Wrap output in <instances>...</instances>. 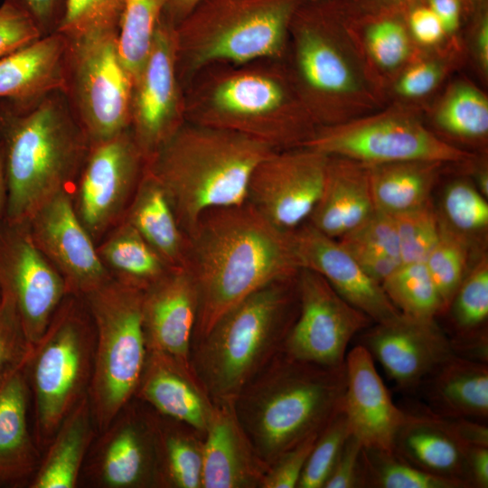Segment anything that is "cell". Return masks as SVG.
<instances>
[{
	"mask_svg": "<svg viewBox=\"0 0 488 488\" xmlns=\"http://www.w3.org/2000/svg\"><path fill=\"white\" fill-rule=\"evenodd\" d=\"M186 239L183 266L198 296L192 343L238 303L300 270L293 231L277 228L248 202L205 211Z\"/></svg>",
	"mask_w": 488,
	"mask_h": 488,
	"instance_id": "1",
	"label": "cell"
},
{
	"mask_svg": "<svg viewBox=\"0 0 488 488\" xmlns=\"http://www.w3.org/2000/svg\"><path fill=\"white\" fill-rule=\"evenodd\" d=\"M0 145L7 182L4 218L26 223L72 187L90 146L62 90L14 104L0 99Z\"/></svg>",
	"mask_w": 488,
	"mask_h": 488,
	"instance_id": "2",
	"label": "cell"
},
{
	"mask_svg": "<svg viewBox=\"0 0 488 488\" xmlns=\"http://www.w3.org/2000/svg\"><path fill=\"white\" fill-rule=\"evenodd\" d=\"M275 150L238 132L183 123L146 159L145 170L186 236L205 211L245 203L254 169Z\"/></svg>",
	"mask_w": 488,
	"mask_h": 488,
	"instance_id": "3",
	"label": "cell"
},
{
	"mask_svg": "<svg viewBox=\"0 0 488 488\" xmlns=\"http://www.w3.org/2000/svg\"><path fill=\"white\" fill-rule=\"evenodd\" d=\"M344 364L323 366L283 351L237 395L236 416L268 466L283 453L320 433L343 409Z\"/></svg>",
	"mask_w": 488,
	"mask_h": 488,
	"instance_id": "4",
	"label": "cell"
},
{
	"mask_svg": "<svg viewBox=\"0 0 488 488\" xmlns=\"http://www.w3.org/2000/svg\"><path fill=\"white\" fill-rule=\"evenodd\" d=\"M298 312L296 278L272 283L228 310L191 350V368L213 403L233 402L282 351Z\"/></svg>",
	"mask_w": 488,
	"mask_h": 488,
	"instance_id": "5",
	"label": "cell"
},
{
	"mask_svg": "<svg viewBox=\"0 0 488 488\" xmlns=\"http://www.w3.org/2000/svg\"><path fill=\"white\" fill-rule=\"evenodd\" d=\"M293 84L316 127L357 118L387 102L370 80L335 7L296 10Z\"/></svg>",
	"mask_w": 488,
	"mask_h": 488,
	"instance_id": "6",
	"label": "cell"
},
{
	"mask_svg": "<svg viewBox=\"0 0 488 488\" xmlns=\"http://www.w3.org/2000/svg\"><path fill=\"white\" fill-rule=\"evenodd\" d=\"M302 0H202L175 26L179 80L215 61L283 53Z\"/></svg>",
	"mask_w": 488,
	"mask_h": 488,
	"instance_id": "7",
	"label": "cell"
},
{
	"mask_svg": "<svg viewBox=\"0 0 488 488\" xmlns=\"http://www.w3.org/2000/svg\"><path fill=\"white\" fill-rule=\"evenodd\" d=\"M95 328L82 297L67 295L26 361L33 404V433L42 452L61 423L88 395Z\"/></svg>",
	"mask_w": 488,
	"mask_h": 488,
	"instance_id": "8",
	"label": "cell"
},
{
	"mask_svg": "<svg viewBox=\"0 0 488 488\" xmlns=\"http://www.w3.org/2000/svg\"><path fill=\"white\" fill-rule=\"evenodd\" d=\"M186 111L193 123L238 132L278 150L300 146L316 128L293 82L269 71L220 77Z\"/></svg>",
	"mask_w": 488,
	"mask_h": 488,
	"instance_id": "9",
	"label": "cell"
},
{
	"mask_svg": "<svg viewBox=\"0 0 488 488\" xmlns=\"http://www.w3.org/2000/svg\"><path fill=\"white\" fill-rule=\"evenodd\" d=\"M142 297V290L113 278L82 297L95 328L88 398L98 433L136 395L147 356Z\"/></svg>",
	"mask_w": 488,
	"mask_h": 488,
	"instance_id": "10",
	"label": "cell"
},
{
	"mask_svg": "<svg viewBox=\"0 0 488 488\" xmlns=\"http://www.w3.org/2000/svg\"><path fill=\"white\" fill-rule=\"evenodd\" d=\"M300 146L365 164L431 161L467 164L476 155L464 150L428 128L418 106L388 103L349 121L318 127Z\"/></svg>",
	"mask_w": 488,
	"mask_h": 488,
	"instance_id": "11",
	"label": "cell"
},
{
	"mask_svg": "<svg viewBox=\"0 0 488 488\" xmlns=\"http://www.w3.org/2000/svg\"><path fill=\"white\" fill-rule=\"evenodd\" d=\"M132 89L117 33L67 39L62 91L90 144L129 128Z\"/></svg>",
	"mask_w": 488,
	"mask_h": 488,
	"instance_id": "12",
	"label": "cell"
},
{
	"mask_svg": "<svg viewBox=\"0 0 488 488\" xmlns=\"http://www.w3.org/2000/svg\"><path fill=\"white\" fill-rule=\"evenodd\" d=\"M145 162L129 128L90 144L70 193L74 210L96 244L123 221Z\"/></svg>",
	"mask_w": 488,
	"mask_h": 488,
	"instance_id": "13",
	"label": "cell"
},
{
	"mask_svg": "<svg viewBox=\"0 0 488 488\" xmlns=\"http://www.w3.org/2000/svg\"><path fill=\"white\" fill-rule=\"evenodd\" d=\"M296 288L298 312L282 351L323 366L343 365L350 342L373 321L314 271L301 268Z\"/></svg>",
	"mask_w": 488,
	"mask_h": 488,
	"instance_id": "14",
	"label": "cell"
},
{
	"mask_svg": "<svg viewBox=\"0 0 488 488\" xmlns=\"http://www.w3.org/2000/svg\"><path fill=\"white\" fill-rule=\"evenodd\" d=\"M99 488H159L154 410L134 398L98 433L80 480Z\"/></svg>",
	"mask_w": 488,
	"mask_h": 488,
	"instance_id": "15",
	"label": "cell"
},
{
	"mask_svg": "<svg viewBox=\"0 0 488 488\" xmlns=\"http://www.w3.org/2000/svg\"><path fill=\"white\" fill-rule=\"evenodd\" d=\"M0 292L14 300L28 341L42 335L69 295L64 279L42 253L26 223L0 220Z\"/></svg>",
	"mask_w": 488,
	"mask_h": 488,
	"instance_id": "16",
	"label": "cell"
},
{
	"mask_svg": "<svg viewBox=\"0 0 488 488\" xmlns=\"http://www.w3.org/2000/svg\"><path fill=\"white\" fill-rule=\"evenodd\" d=\"M328 157L305 146L275 150L254 169L247 202L277 228L295 230L319 199Z\"/></svg>",
	"mask_w": 488,
	"mask_h": 488,
	"instance_id": "17",
	"label": "cell"
},
{
	"mask_svg": "<svg viewBox=\"0 0 488 488\" xmlns=\"http://www.w3.org/2000/svg\"><path fill=\"white\" fill-rule=\"evenodd\" d=\"M184 109L175 26L163 13L131 96L129 129L145 159L184 123Z\"/></svg>",
	"mask_w": 488,
	"mask_h": 488,
	"instance_id": "18",
	"label": "cell"
},
{
	"mask_svg": "<svg viewBox=\"0 0 488 488\" xmlns=\"http://www.w3.org/2000/svg\"><path fill=\"white\" fill-rule=\"evenodd\" d=\"M26 224L36 246L64 279L70 295L83 297L112 278L74 210L70 192L49 200Z\"/></svg>",
	"mask_w": 488,
	"mask_h": 488,
	"instance_id": "19",
	"label": "cell"
},
{
	"mask_svg": "<svg viewBox=\"0 0 488 488\" xmlns=\"http://www.w3.org/2000/svg\"><path fill=\"white\" fill-rule=\"evenodd\" d=\"M360 333L358 344L371 353L397 389L405 393H416L425 379L455 353L436 320L400 314Z\"/></svg>",
	"mask_w": 488,
	"mask_h": 488,
	"instance_id": "20",
	"label": "cell"
},
{
	"mask_svg": "<svg viewBox=\"0 0 488 488\" xmlns=\"http://www.w3.org/2000/svg\"><path fill=\"white\" fill-rule=\"evenodd\" d=\"M293 239L300 269H310L322 276L343 299L374 324L400 315L381 284L361 268L338 239L322 233L308 222L293 230Z\"/></svg>",
	"mask_w": 488,
	"mask_h": 488,
	"instance_id": "21",
	"label": "cell"
},
{
	"mask_svg": "<svg viewBox=\"0 0 488 488\" xmlns=\"http://www.w3.org/2000/svg\"><path fill=\"white\" fill-rule=\"evenodd\" d=\"M198 296L184 267H172L143 291L142 322L148 352L165 354L191 368Z\"/></svg>",
	"mask_w": 488,
	"mask_h": 488,
	"instance_id": "22",
	"label": "cell"
},
{
	"mask_svg": "<svg viewBox=\"0 0 488 488\" xmlns=\"http://www.w3.org/2000/svg\"><path fill=\"white\" fill-rule=\"evenodd\" d=\"M343 411L351 434L364 448L393 452L394 439L405 419L375 367L371 353L357 344L346 354Z\"/></svg>",
	"mask_w": 488,
	"mask_h": 488,
	"instance_id": "23",
	"label": "cell"
},
{
	"mask_svg": "<svg viewBox=\"0 0 488 488\" xmlns=\"http://www.w3.org/2000/svg\"><path fill=\"white\" fill-rule=\"evenodd\" d=\"M404 411L405 419L395 436L393 452L426 473L472 488L469 446L460 436L455 419L435 414L423 403Z\"/></svg>",
	"mask_w": 488,
	"mask_h": 488,
	"instance_id": "24",
	"label": "cell"
},
{
	"mask_svg": "<svg viewBox=\"0 0 488 488\" xmlns=\"http://www.w3.org/2000/svg\"><path fill=\"white\" fill-rule=\"evenodd\" d=\"M268 465L260 457L233 408L214 403L203 439L202 488H261Z\"/></svg>",
	"mask_w": 488,
	"mask_h": 488,
	"instance_id": "25",
	"label": "cell"
},
{
	"mask_svg": "<svg viewBox=\"0 0 488 488\" xmlns=\"http://www.w3.org/2000/svg\"><path fill=\"white\" fill-rule=\"evenodd\" d=\"M27 358L0 380V488L28 487L42 457L29 425Z\"/></svg>",
	"mask_w": 488,
	"mask_h": 488,
	"instance_id": "26",
	"label": "cell"
},
{
	"mask_svg": "<svg viewBox=\"0 0 488 488\" xmlns=\"http://www.w3.org/2000/svg\"><path fill=\"white\" fill-rule=\"evenodd\" d=\"M135 398L203 436L214 408L192 369L170 356L148 351Z\"/></svg>",
	"mask_w": 488,
	"mask_h": 488,
	"instance_id": "27",
	"label": "cell"
},
{
	"mask_svg": "<svg viewBox=\"0 0 488 488\" xmlns=\"http://www.w3.org/2000/svg\"><path fill=\"white\" fill-rule=\"evenodd\" d=\"M340 13L370 80L386 100L390 82L423 50L413 42L404 13Z\"/></svg>",
	"mask_w": 488,
	"mask_h": 488,
	"instance_id": "28",
	"label": "cell"
},
{
	"mask_svg": "<svg viewBox=\"0 0 488 488\" xmlns=\"http://www.w3.org/2000/svg\"><path fill=\"white\" fill-rule=\"evenodd\" d=\"M328 156L322 192L307 221L338 239L368 220L376 209L368 165L346 157Z\"/></svg>",
	"mask_w": 488,
	"mask_h": 488,
	"instance_id": "29",
	"label": "cell"
},
{
	"mask_svg": "<svg viewBox=\"0 0 488 488\" xmlns=\"http://www.w3.org/2000/svg\"><path fill=\"white\" fill-rule=\"evenodd\" d=\"M417 392L438 416L483 422L488 418V362L454 353L425 379Z\"/></svg>",
	"mask_w": 488,
	"mask_h": 488,
	"instance_id": "30",
	"label": "cell"
},
{
	"mask_svg": "<svg viewBox=\"0 0 488 488\" xmlns=\"http://www.w3.org/2000/svg\"><path fill=\"white\" fill-rule=\"evenodd\" d=\"M67 39L53 33L0 59V99L23 104L63 90Z\"/></svg>",
	"mask_w": 488,
	"mask_h": 488,
	"instance_id": "31",
	"label": "cell"
},
{
	"mask_svg": "<svg viewBox=\"0 0 488 488\" xmlns=\"http://www.w3.org/2000/svg\"><path fill=\"white\" fill-rule=\"evenodd\" d=\"M98 435L88 395L61 423L42 451L29 488H75L93 440Z\"/></svg>",
	"mask_w": 488,
	"mask_h": 488,
	"instance_id": "32",
	"label": "cell"
},
{
	"mask_svg": "<svg viewBox=\"0 0 488 488\" xmlns=\"http://www.w3.org/2000/svg\"><path fill=\"white\" fill-rule=\"evenodd\" d=\"M172 267L185 262L187 239L158 181L145 170L123 219Z\"/></svg>",
	"mask_w": 488,
	"mask_h": 488,
	"instance_id": "33",
	"label": "cell"
},
{
	"mask_svg": "<svg viewBox=\"0 0 488 488\" xmlns=\"http://www.w3.org/2000/svg\"><path fill=\"white\" fill-rule=\"evenodd\" d=\"M450 313L451 333L447 335L455 354L488 362V258L482 255L470 267L455 295Z\"/></svg>",
	"mask_w": 488,
	"mask_h": 488,
	"instance_id": "34",
	"label": "cell"
},
{
	"mask_svg": "<svg viewBox=\"0 0 488 488\" xmlns=\"http://www.w3.org/2000/svg\"><path fill=\"white\" fill-rule=\"evenodd\" d=\"M367 165L376 211L396 215L431 200L432 190L446 164L431 161H401Z\"/></svg>",
	"mask_w": 488,
	"mask_h": 488,
	"instance_id": "35",
	"label": "cell"
},
{
	"mask_svg": "<svg viewBox=\"0 0 488 488\" xmlns=\"http://www.w3.org/2000/svg\"><path fill=\"white\" fill-rule=\"evenodd\" d=\"M97 250L113 279L142 291L172 268L124 220L100 239Z\"/></svg>",
	"mask_w": 488,
	"mask_h": 488,
	"instance_id": "36",
	"label": "cell"
},
{
	"mask_svg": "<svg viewBox=\"0 0 488 488\" xmlns=\"http://www.w3.org/2000/svg\"><path fill=\"white\" fill-rule=\"evenodd\" d=\"M154 412L159 488H202L204 436L187 424Z\"/></svg>",
	"mask_w": 488,
	"mask_h": 488,
	"instance_id": "37",
	"label": "cell"
},
{
	"mask_svg": "<svg viewBox=\"0 0 488 488\" xmlns=\"http://www.w3.org/2000/svg\"><path fill=\"white\" fill-rule=\"evenodd\" d=\"M466 48L458 37L439 47L421 50L389 85L388 103L417 106L437 90L448 76L465 61Z\"/></svg>",
	"mask_w": 488,
	"mask_h": 488,
	"instance_id": "38",
	"label": "cell"
},
{
	"mask_svg": "<svg viewBox=\"0 0 488 488\" xmlns=\"http://www.w3.org/2000/svg\"><path fill=\"white\" fill-rule=\"evenodd\" d=\"M433 126L446 136L483 145L488 137V98L476 85L459 79L447 86L430 112Z\"/></svg>",
	"mask_w": 488,
	"mask_h": 488,
	"instance_id": "39",
	"label": "cell"
},
{
	"mask_svg": "<svg viewBox=\"0 0 488 488\" xmlns=\"http://www.w3.org/2000/svg\"><path fill=\"white\" fill-rule=\"evenodd\" d=\"M338 241L380 284L403 264L392 215L376 211Z\"/></svg>",
	"mask_w": 488,
	"mask_h": 488,
	"instance_id": "40",
	"label": "cell"
},
{
	"mask_svg": "<svg viewBox=\"0 0 488 488\" xmlns=\"http://www.w3.org/2000/svg\"><path fill=\"white\" fill-rule=\"evenodd\" d=\"M166 1L125 0L117 33V48L133 85L150 55Z\"/></svg>",
	"mask_w": 488,
	"mask_h": 488,
	"instance_id": "41",
	"label": "cell"
},
{
	"mask_svg": "<svg viewBox=\"0 0 488 488\" xmlns=\"http://www.w3.org/2000/svg\"><path fill=\"white\" fill-rule=\"evenodd\" d=\"M381 286L400 314L421 320H436L442 314L436 287L424 262L402 264Z\"/></svg>",
	"mask_w": 488,
	"mask_h": 488,
	"instance_id": "42",
	"label": "cell"
},
{
	"mask_svg": "<svg viewBox=\"0 0 488 488\" xmlns=\"http://www.w3.org/2000/svg\"><path fill=\"white\" fill-rule=\"evenodd\" d=\"M360 488H465L463 484L426 473L394 452L362 448Z\"/></svg>",
	"mask_w": 488,
	"mask_h": 488,
	"instance_id": "43",
	"label": "cell"
},
{
	"mask_svg": "<svg viewBox=\"0 0 488 488\" xmlns=\"http://www.w3.org/2000/svg\"><path fill=\"white\" fill-rule=\"evenodd\" d=\"M440 225L439 239L424 263L436 287L443 315L469 270L471 241L450 230L441 220Z\"/></svg>",
	"mask_w": 488,
	"mask_h": 488,
	"instance_id": "44",
	"label": "cell"
},
{
	"mask_svg": "<svg viewBox=\"0 0 488 488\" xmlns=\"http://www.w3.org/2000/svg\"><path fill=\"white\" fill-rule=\"evenodd\" d=\"M440 220L450 230L471 241L488 227V202L474 183L458 179L445 189Z\"/></svg>",
	"mask_w": 488,
	"mask_h": 488,
	"instance_id": "45",
	"label": "cell"
},
{
	"mask_svg": "<svg viewBox=\"0 0 488 488\" xmlns=\"http://www.w3.org/2000/svg\"><path fill=\"white\" fill-rule=\"evenodd\" d=\"M125 0H66L56 33L67 39L117 33Z\"/></svg>",
	"mask_w": 488,
	"mask_h": 488,
	"instance_id": "46",
	"label": "cell"
},
{
	"mask_svg": "<svg viewBox=\"0 0 488 488\" xmlns=\"http://www.w3.org/2000/svg\"><path fill=\"white\" fill-rule=\"evenodd\" d=\"M395 221L402 263L424 262L440 235V217L432 200L396 215Z\"/></svg>",
	"mask_w": 488,
	"mask_h": 488,
	"instance_id": "47",
	"label": "cell"
},
{
	"mask_svg": "<svg viewBox=\"0 0 488 488\" xmlns=\"http://www.w3.org/2000/svg\"><path fill=\"white\" fill-rule=\"evenodd\" d=\"M350 436L351 430L342 409L318 434L297 488H324Z\"/></svg>",
	"mask_w": 488,
	"mask_h": 488,
	"instance_id": "48",
	"label": "cell"
},
{
	"mask_svg": "<svg viewBox=\"0 0 488 488\" xmlns=\"http://www.w3.org/2000/svg\"><path fill=\"white\" fill-rule=\"evenodd\" d=\"M32 345L14 300L0 292V380L26 360Z\"/></svg>",
	"mask_w": 488,
	"mask_h": 488,
	"instance_id": "49",
	"label": "cell"
},
{
	"mask_svg": "<svg viewBox=\"0 0 488 488\" xmlns=\"http://www.w3.org/2000/svg\"><path fill=\"white\" fill-rule=\"evenodd\" d=\"M318 434L310 436L278 456L268 466L261 488H297Z\"/></svg>",
	"mask_w": 488,
	"mask_h": 488,
	"instance_id": "50",
	"label": "cell"
},
{
	"mask_svg": "<svg viewBox=\"0 0 488 488\" xmlns=\"http://www.w3.org/2000/svg\"><path fill=\"white\" fill-rule=\"evenodd\" d=\"M42 35L22 11L4 1L0 5V59Z\"/></svg>",
	"mask_w": 488,
	"mask_h": 488,
	"instance_id": "51",
	"label": "cell"
},
{
	"mask_svg": "<svg viewBox=\"0 0 488 488\" xmlns=\"http://www.w3.org/2000/svg\"><path fill=\"white\" fill-rule=\"evenodd\" d=\"M404 14L408 33L418 48L434 49L449 39L441 22L424 1L408 8Z\"/></svg>",
	"mask_w": 488,
	"mask_h": 488,
	"instance_id": "52",
	"label": "cell"
},
{
	"mask_svg": "<svg viewBox=\"0 0 488 488\" xmlns=\"http://www.w3.org/2000/svg\"><path fill=\"white\" fill-rule=\"evenodd\" d=\"M362 448L361 442L351 434L324 488H360Z\"/></svg>",
	"mask_w": 488,
	"mask_h": 488,
	"instance_id": "53",
	"label": "cell"
},
{
	"mask_svg": "<svg viewBox=\"0 0 488 488\" xmlns=\"http://www.w3.org/2000/svg\"><path fill=\"white\" fill-rule=\"evenodd\" d=\"M26 14L42 36L56 33L63 18L66 0H4Z\"/></svg>",
	"mask_w": 488,
	"mask_h": 488,
	"instance_id": "54",
	"label": "cell"
},
{
	"mask_svg": "<svg viewBox=\"0 0 488 488\" xmlns=\"http://www.w3.org/2000/svg\"><path fill=\"white\" fill-rule=\"evenodd\" d=\"M478 73L485 81L488 78V13L484 6L479 13L471 29L469 44L466 47Z\"/></svg>",
	"mask_w": 488,
	"mask_h": 488,
	"instance_id": "55",
	"label": "cell"
},
{
	"mask_svg": "<svg viewBox=\"0 0 488 488\" xmlns=\"http://www.w3.org/2000/svg\"><path fill=\"white\" fill-rule=\"evenodd\" d=\"M424 0H346L341 12L349 15L371 14L379 13H405L408 8Z\"/></svg>",
	"mask_w": 488,
	"mask_h": 488,
	"instance_id": "56",
	"label": "cell"
},
{
	"mask_svg": "<svg viewBox=\"0 0 488 488\" xmlns=\"http://www.w3.org/2000/svg\"><path fill=\"white\" fill-rule=\"evenodd\" d=\"M441 22L448 38L458 37L463 0H424Z\"/></svg>",
	"mask_w": 488,
	"mask_h": 488,
	"instance_id": "57",
	"label": "cell"
},
{
	"mask_svg": "<svg viewBox=\"0 0 488 488\" xmlns=\"http://www.w3.org/2000/svg\"><path fill=\"white\" fill-rule=\"evenodd\" d=\"M472 488L488 487V446L471 445L467 452Z\"/></svg>",
	"mask_w": 488,
	"mask_h": 488,
	"instance_id": "58",
	"label": "cell"
},
{
	"mask_svg": "<svg viewBox=\"0 0 488 488\" xmlns=\"http://www.w3.org/2000/svg\"><path fill=\"white\" fill-rule=\"evenodd\" d=\"M202 1V0H167L164 10V15L176 26L189 15Z\"/></svg>",
	"mask_w": 488,
	"mask_h": 488,
	"instance_id": "59",
	"label": "cell"
},
{
	"mask_svg": "<svg viewBox=\"0 0 488 488\" xmlns=\"http://www.w3.org/2000/svg\"><path fill=\"white\" fill-rule=\"evenodd\" d=\"M7 202V182L5 162L0 145V220L5 216Z\"/></svg>",
	"mask_w": 488,
	"mask_h": 488,
	"instance_id": "60",
	"label": "cell"
},
{
	"mask_svg": "<svg viewBox=\"0 0 488 488\" xmlns=\"http://www.w3.org/2000/svg\"><path fill=\"white\" fill-rule=\"evenodd\" d=\"M474 185L479 190V192L487 198L488 196V173L487 169L481 167L475 170L474 172Z\"/></svg>",
	"mask_w": 488,
	"mask_h": 488,
	"instance_id": "61",
	"label": "cell"
},
{
	"mask_svg": "<svg viewBox=\"0 0 488 488\" xmlns=\"http://www.w3.org/2000/svg\"><path fill=\"white\" fill-rule=\"evenodd\" d=\"M472 5L474 6V7H477L478 9H480L481 7L484 6V1L485 0H469Z\"/></svg>",
	"mask_w": 488,
	"mask_h": 488,
	"instance_id": "62",
	"label": "cell"
}]
</instances>
